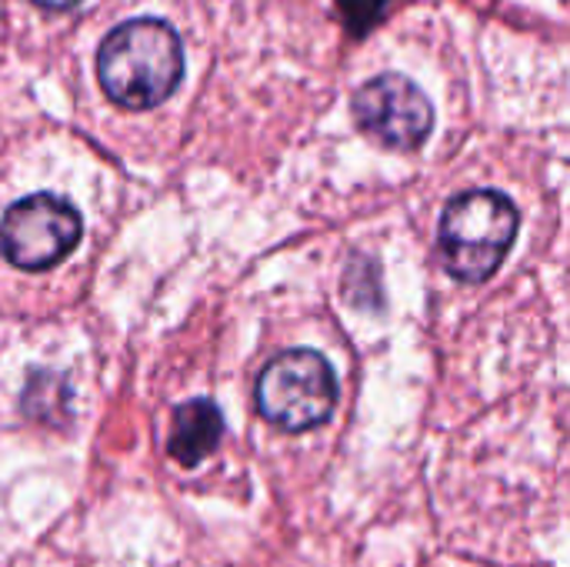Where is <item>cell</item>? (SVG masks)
Returning <instances> with one entry per match:
<instances>
[{
  "instance_id": "6da1fadb",
  "label": "cell",
  "mask_w": 570,
  "mask_h": 567,
  "mask_svg": "<svg viewBox=\"0 0 570 567\" xmlns=\"http://www.w3.org/2000/svg\"><path fill=\"white\" fill-rule=\"evenodd\" d=\"M107 97L130 110L157 107L184 77L180 37L170 23L144 17L114 27L97 53Z\"/></svg>"
},
{
  "instance_id": "7a4b0ae2",
  "label": "cell",
  "mask_w": 570,
  "mask_h": 567,
  "mask_svg": "<svg viewBox=\"0 0 570 567\" xmlns=\"http://www.w3.org/2000/svg\"><path fill=\"white\" fill-rule=\"evenodd\" d=\"M518 207L501 190H464L441 214V261L464 284L488 281L518 237Z\"/></svg>"
},
{
  "instance_id": "3957f363",
  "label": "cell",
  "mask_w": 570,
  "mask_h": 567,
  "mask_svg": "<svg viewBox=\"0 0 570 567\" xmlns=\"http://www.w3.org/2000/svg\"><path fill=\"white\" fill-rule=\"evenodd\" d=\"M337 381L317 351H284L257 378V411L281 431H311L331 418Z\"/></svg>"
},
{
  "instance_id": "277c9868",
  "label": "cell",
  "mask_w": 570,
  "mask_h": 567,
  "mask_svg": "<svg viewBox=\"0 0 570 567\" xmlns=\"http://www.w3.org/2000/svg\"><path fill=\"white\" fill-rule=\"evenodd\" d=\"M77 241L80 214L53 194L23 197L0 221V251L13 267L23 271H47L60 264Z\"/></svg>"
},
{
  "instance_id": "5b68a950",
  "label": "cell",
  "mask_w": 570,
  "mask_h": 567,
  "mask_svg": "<svg viewBox=\"0 0 570 567\" xmlns=\"http://www.w3.org/2000/svg\"><path fill=\"white\" fill-rule=\"evenodd\" d=\"M357 127L391 150H414L434 127L431 97L404 74H381L354 94Z\"/></svg>"
},
{
  "instance_id": "8992f818",
  "label": "cell",
  "mask_w": 570,
  "mask_h": 567,
  "mask_svg": "<svg viewBox=\"0 0 570 567\" xmlns=\"http://www.w3.org/2000/svg\"><path fill=\"white\" fill-rule=\"evenodd\" d=\"M224 434V418L214 401L194 398L187 401L177 418H174V434H170V458L184 468L200 465L220 441Z\"/></svg>"
},
{
  "instance_id": "52a82bcc",
  "label": "cell",
  "mask_w": 570,
  "mask_h": 567,
  "mask_svg": "<svg viewBox=\"0 0 570 567\" xmlns=\"http://www.w3.org/2000/svg\"><path fill=\"white\" fill-rule=\"evenodd\" d=\"M397 0H337L341 20L351 33L364 37L367 30H374L394 7Z\"/></svg>"
},
{
  "instance_id": "ba28073f",
  "label": "cell",
  "mask_w": 570,
  "mask_h": 567,
  "mask_svg": "<svg viewBox=\"0 0 570 567\" xmlns=\"http://www.w3.org/2000/svg\"><path fill=\"white\" fill-rule=\"evenodd\" d=\"M33 3H40V7H47V10H70V7H77L80 0H33Z\"/></svg>"
}]
</instances>
